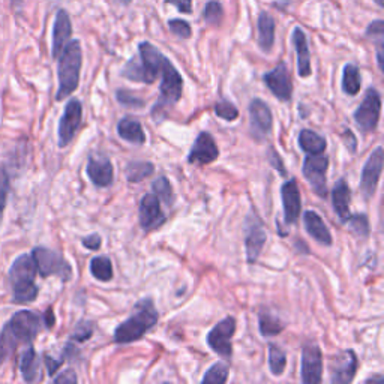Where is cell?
Masks as SVG:
<instances>
[{
    "label": "cell",
    "instance_id": "obj_33",
    "mask_svg": "<svg viewBox=\"0 0 384 384\" xmlns=\"http://www.w3.org/2000/svg\"><path fill=\"white\" fill-rule=\"evenodd\" d=\"M91 273L95 279L108 283L113 279V264L111 260L106 256H98L91 260Z\"/></svg>",
    "mask_w": 384,
    "mask_h": 384
},
{
    "label": "cell",
    "instance_id": "obj_30",
    "mask_svg": "<svg viewBox=\"0 0 384 384\" xmlns=\"http://www.w3.org/2000/svg\"><path fill=\"white\" fill-rule=\"evenodd\" d=\"M362 77L360 71L356 65L347 64L343 71V91L348 96H356L360 92Z\"/></svg>",
    "mask_w": 384,
    "mask_h": 384
},
{
    "label": "cell",
    "instance_id": "obj_29",
    "mask_svg": "<svg viewBox=\"0 0 384 384\" xmlns=\"http://www.w3.org/2000/svg\"><path fill=\"white\" fill-rule=\"evenodd\" d=\"M20 369L24 381L27 383H34L41 380L39 371H41V362L36 356V353L34 350V347H29L21 356V362H20Z\"/></svg>",
    "mask_w": 384,
    "mask_h": 384
},
{
    "label": "cell",
    "instance_id": "obj_2",
    "mask_svg": "<svg viewBox=\"0 0 384 384\" xmlns=\"http://www.w3.org/2000/svg\"><path fill=\"white\" fill-rule=\"evenodd\" d=\"M59 91L56 99L62 101L77 91L80 83V71L83 64V51L79 39L69 41L62 53L59 54Z\"/></svg>",
    "mask_w": 384,
    "mask_h": 384
},
{
    "label": "cell",
    "instance_id": "obj_8",
    "mask_svg": "<svg viewBox=\"0 0 384 384\" xmlns=\"http://www.w3.org/2000/svg\"><path fill=\"white\" fill-rule=\"evenodd\" d=\"M380 113H381V96L377 89L369 87L365 94L363 101L360 102V106L358 107L356 111H354V121H356L362 132L369 134V132H374L377 129Z\"/></svg>",
    "mask_w": 384,
    "mask_h": 384
},
{
    "label": "cell",
    "instance_id": "obj_13",
    "mask_svg": "<svg viewBox=\"0 0 384 384\" xmlns=\"http://www.w3.org/2000/svg\"><path fill=\"white\" fill-rule=\"evenodd\" d=\"M384 164V152L383 147L378 146L377 149L369 155L366 164L362 170V181H360V191L366 198H371L375 194V189L378 186L380 177L383 173Z\"/></svg>",
    "mask_w": 384,
    "mask_h": 384
},
{
    "label": "cell",
    "instance_id": "obj_6",
    "mask_svg": "<svg viewBox=\"0 0 384 384\" xmlns=\"http://www.w3.org/2000/svg\"><path fill=\"white\" fill-rule=\"evenodd\" d=\"M161 84H159V101L155 104L152 114L158 113L164 107L174 106L182 96L183 79L181 72L174 68V65L166 57L161 68Z\"/></svg>",
    "mask_w": 384,
    "mask_h": 384
},
{
    "label": "cell",
    "instance_id": "obj_26",
    "mask_svg": "<svg viewBox=\"0 0 384 384\" xmlns=\"http://www.w3.org/2000/svg\"><path fill=\"white\" fill-rule=\"evenodd\" d=\"M117 134L119 137L128 143L141 146L146 143V134L143 131L141 123L134 119V117H123V119L119 121L117 123Z\"/></svg>",
    "mask_w": 384,
    "mask_h": 384
},
{
    "label": "cell",
    "instance_id": "obj_16",
    "mask_svg": "<svg viewBox=\"0 0 384 384\" xmlns=\"http://www.w3.org/2000/svg\"><path fill=\"white\" fill-rule=\"evenodd\" d=\"M219 156V149L216 146L215 138L209 132H200L198 137L196 138L194 146L189 151L188 155V162L189 164H197V166H208L211 162L216 161Z\"/></svg>",
    "mask_w": 384,
    "mask_h": 384
},
{
    "label": "cell",
    "instance_id": "obj_51",
    "mask_svg": "<svg viewBox=\"0 0 384 384\" xmlns=\"http://www.w3.org/2000/svg\"><path fill=\"white\" fill-rule=\"evenodd\" d=\"M44 324H46L47 328H53L54 324V315L51 313V309H49V311L46 313V315H44Z\"/></svg>",
    "mask_w": 384,
    "mask_h": 384
},
{
    "label": "cell",
    "instance_id": "obj_34",
    "mask_svg": "<svg viewBox=\"0 0 384 384\" xmlns=\"http://www.w3.org/2000/svg\"><path fill=\"white\" fill-rule=\"evenodd\" d=\"M287 366V354L276 344H269V368L273 375H283Z\"/></svg>",
    "mask_w": 384,
    "mask_h": 384
},
{
    "label": "cell",
    "instance_id": "obj_17",
    "mask_svg": "<svg viewBox=\"0 0 384 384\" xmlns=\"http://www.w3.org/2000/svg\"><path fill=\"white\" fill-rule=\"evenodd\" d=\"M358 371L356 353L347 350L339 353L330 363V381L333 384H348Z\"/></svg>",
    "mask_w": 384,
    "mask_h": 384
},
{
    "label": "cell",
    "instance_id": "obj_47",
    "mask_svg": "<svg viewBox=\"0 0 384 384\" xmlns=\"http://www.w3.org/2000/svg\"><path fill=\"white\" fill-rule=\"evenodd\" d=\"M166 4L176 6V9L181 11L182 14L192 12V0H166Z\"/></svg>",
    "mask_w": 384,
    "mask_h": 384
},
{
    "label": "cell",
    "instance_id": "obj_44",
    "mask_svg": "<svg viewBox=\"0 0 384 384\" xmlns=\"http://www.w3.org/2000/svg\"><path fill=\"white\" fill-rule=\"evenodd\" d=\"M383 35H384V23L383 20H375L366 29V36L377 39V46L378 44H383Z\"/></svg>",
    "mask_w": 384,
    "mask_h": 384
},
{
    "label": "cell",
    "instance_id": "obj_18",
    "mask_svg": "<svg viewBox=\"0 0 384 384\" xmlns=\"http://www.w3.org/2000/svg\"><path fill=\"white\" fill-rule=\"evenodd\" d=\"M138 213H140V226L144 231L156 230L167 221L164 212L161 211L159 198L156 197V194H153V192L146 194L141 198Z\"/></svg>",
    "mask_w": 384,
    "mask_h": 384
},
{
    "label": "cell",
    "instance_id": "obj_23",
    "mask_svg": "<svg viewBox=\"0 0 384 384\" xmlns=\"http://www.w3.org/2000/svg\"><path fill=\"white\" fill-rule=\"evenodd\" d=\"M291 41H293V46H294V50H296V56H298V74L302 79H306L313 74L311 54H309L306 35L300 27L294 29L293 35H291Z\"/></svg>",
    "mask_w": 384,
    "mask_h": 384
},
{
    "label": "cell",
    "instance_id": "obj_32",
    "mask_svg": "<svg viewBox=\"0 0 384 384\" xmlns=\"http://www.w3.org/2000/svg\"><path fill=\"white\" fill-rule=\"evenodd\" d=\"M258 328L260 333L266 338L275 336L286 329V324L281 321L276 315L271 314L269 311H261L258 315Z\"/></svg>",
    "mask_w": 384,
    "mask_h": 384
},
{
    "label": "cell",
    "instance_id": "obj_43",
    "mask_svg": "<svg viewBox=\"0 0 384 384\" xmlns=\"http://www.w3.org/2000/svg\"><path fill=\"white\" fill-rule=\"evenodd\" d=\"M8 192H9V177L5 168H0V223H2V218H4Z\"/></svg>",
    "mask_w": 384,
    "mask_h": 384
},
{
    "label": "cell",
    "instance_id": "obj_9",
    "mask_svg": "<svg viewBox=\"0 0 384 384\" xmlns=\"http://www.w3.org/2000/svg\"><path fill=\"white\" fill-rule=\"evenodd\" d=\"M329 168V156L326 155H308L303 162V176L320 197L328 196L326 173Z\"/></svg>",
    "mask_w": 384,
    "mask_h": 384
},
{
    "label": "cell",
    "instance_id": "obj_52",
    "mask_svg": "<svg viewBox=\"0 0 384 384\" xmlns=\"http://www.w3.org/2000/svg\"><path fill=\"white\" fill-rule=\"evenodd\" d=\"M116 2H117V4H121V5L128 6V5H131V4H132V0H116Z\"/></svg>",
    "mask_w": 384,
    "mask_h": 384
},
{
    "label": "cell",
    "instance_id": "obj_50",
    "mask_svg": "<svg viewBox=\"0 0 384 384\" xmlns=\"http://www.w3.org/2000/svg\"><path fill=\"white\" fill-rule=\"evenodd\" d=\"M44 359H46V365H47V369H49V375H51V377L57 373L59 366H61L62 362H64V360H54L50 356H46Z\"/></svg>",
    "mask_w": 384,
    "mask_h": 384
},
{
    "label": "cell",
    "instance_id": "obj_21",
    "mask_svg": "<svg viewBox=\"0 0 384 384\" xmlns=\"http://www.w3.org/2000/svg\"><path fill=\"white\" fill-rule=\"evenodd\" d=\"M251 226L246 227V260L249 264H256L258 257L261 256V251L264 248L266 239H268V234H266L264 228L256 218H249Z\"/></svg>",
    "mask_w": 384,
    "mask_h": 384
},
{
    "label": "cell",
    "instance_id": "obj_35",
    "mask_svg": "<svg viewBox=\"0 0 384 384\" xmlns=\"http://www.w3.org/2000/svg\"><path fill=\"white\" fill-rule=\"evenodd\" d=\"M228 380V368L224 363H215L208 369V373L201 378L203 384H224Z\"/></svg>",
    "mask_w": 384,
    "mask_h": 384
},
{
    "label": "cell",
    "instance_id": "obj_41",
    "mask_svg": "<svg viewBox=\"0 0 384 384\" xmlns=\"http://www.w3.org/2000/svg\"><path fill=\"white\" fill-rule=\"evenodd\" d=\"M168 29L170 32L176 36H179L182 39H189L192 36V29L189 26V23H186L185 20H179L174 19L168 21Z\"/></svg>",
    "mask_w": 384,
    "mask_h": 384
},
{
    "label": "cell",
    "instance_id": "obj_7",
    "mask_svg": "<svg viewBox=\"0 0 384 384\" xmlns=\"http://www.w3.org/2000/svg\"><path fill=\"white\" fill-rule=\"evenodd\" d=\"M32 257L36 264V271L42 278H49L56 275L62 278V281H69L72 276V269L69 263L62 257V254L56 253L53 249L38 246L32 251Z\"/></svg>",
    "mask_w": 384,
    "mask_h": 384
},
{
    "label": "cell",
    "instance_id": "obj_11",
    "mask_svg": "<svg viewBox=\"0 0 384 384\" xmlns=\"http://www.w3.org/2000/svg\"><path fill=\"white\" fill-rule=\"evenodd\" d=\"M83 119V106L79 99H71L59 122V146L66 147L76 137Z\"/></svg>",
    "mask_w": 384,
    "mask_h": 384
},
{
    "label": "cell",
    "instance_id": "obj_14",
    "mask_svg": "<svg viewBox=\"0 0 384 384\" xmlns=\"http://www.w3.org/2000/svg\"><path fill=\"white\" fill-rule=\"evenodd\" d=\"M269 91L283 102H290L293 95V84L290 79L288 68L284 62H279L271 72L264 74L263 77Z\"/></svg>",
    "mask_w": 384,
    "mask_h": 384
},
{
    "label": "cell",
    "instance_id": "obj_42",
    "mask_svg": "<svg viewBox=\"0 0 384 384\" xmlns=\"http://www.w3.org/2000/svg\"><path fill=\"white\" fill-rule=\"evenodd\" d=\"M116 95H117V101H119L121 104L125 106V107H132V108L144 107V101L141 98H138L137 95L125 91V89H121V91H117Z\"/></svg>",
    "mask_w": 384,
    "mask_h": 384
},
{
    "label": "cell",
    "instance_id": "obj_3",
    "mask_svg": "<svg viewBox=\"0 0 384 384\" xmlns=\"http://www.w3.org/2000/svg\"><path fill=\"white\" fill-rule=\"evenodd\" d=\"M138 61L131 59L123 66L121 76L129 81H137L144 84H152L161 74L162 64L166 56L162 54L153 44L141 42L138 46Z\"/></svg>",
    "mask_w": 384,
    "mask_h": 384
},
{
    "label": "cell",
    "instance_id": "obj_28",
    "mask_svg": "<svg viewBox=\"0 0 384 384\" xmlns=\"http://www.w3.org/2000/svg\"><path fill=\"white\" fill-rule=\"evenodd\" d=\"M299 146L306 155H320L326 151L328 141L311 129H302L299 134Z\"/></svg>",
    "mask_w": 384,
    "mask_h": 384
},
{
    "label": "cell",
    "instance_id": "obj_48",
    "mask_svg": "<svg viewBox=\"0 0 384 384\" xmlns=\"http://www.w3.org/2000/svg\"><path fill=\"white\" fill-rule=\"evenodd\" d=\"M54 383H77V375L72 369H66L61 375L54 377Z\"/></svg>",
    "mask_w": 384,
    "mask_h": 384
},
{
    "label": "cell",
    "instance_id": "obj_39",
    "mask_svg": "<svg viewBox=\"0 0 384 384\" xmlns=\"http://www.w3.org/2000/svg\"><path fill=\"white\" fill-rule=\"evenodd\" d=\"M345 224L350 227V230H353L358 236H362V238H366L369 234V221L366 215H351Z\"/></svg>",
    "mask_w": 384,
    "mask_h": 384
},
{
    "label": "cell",
    "instance_id": "obj_53",
    "mask_svg": "<svg viewBox=\"0 0 384 384\" xmlns=\"http://www.w3.org/2000/svg\"><path fill=\"white\" fill-rule=\"evenodd\" d=\"M369 381H383V375L373 377V378H368V380H366V383H369Z\"/></svg>",
    "mask_w": 384,
    "mask_h": 384
},
{
    "label": "cell",
    "instance_id": "obj_24",
    "mask_svg": "<svg viewBox=\"0 0 384 384\" xmlns=\"http://www.w3.org/2000/svg\"><path fill=\"white\" fill-rule=\"evenodd\" d=\"M303 224L308 234L314 238L318 243L326 246L332 245V234L317 212L306 211L303 215Z\"/></svg>",
    "mask_w": 384,
    "mask_h": 384
},
{
    "label": "cell",
    "instance_id": "obj_46",
    "mask_svg": "<svg viewBox=\"0 0 384 384\" xmlns=\"http://www.w3.org/2000/svg\"><path fill=\"white\" fill-rule=\"evenodd\" d=\"M102 245V241H101V236L99 234H91L87 236V238L83 239V246L86 249H91V251H98Z\"/></svg>",
    "mask_w": 384,
    "mask_h": 384
},
{
    "label": "cell",
    "instance_id": "obj_5",
    "mask_svg": "<svg viewBox=\"0 0 384 384\" xmlns=\"http://www.w3.org/2000/svg\"><path fill=\"white\" fill-rule=\"evenodd\" d=\"M36 272V264L31 254H23L12 263L9 269V283L12 286L14 302L31 303L38 298L39 288L35 284Z\"/></svg>",
    "mask_w": 384,
    "mask_h": 384
},
{
    "label": "cell",
    "instance_id": "obj_36",
    "mask_svg": "<svg viewBox=\"0 0 384 384\" xmlns=\"http://www.w3.org/2000/svg\"><path fill=\"white\" fill-rule=\"evenodd\" d=\"M224 17V9L218 0H211V2L206 4L204 11H203V20L211 24V26H219Z\"/></svg>",
    "mask_w": 384,
    "mask_h": 384
},
{
    "label": "cell",
    "instance_id": "obj_1",
    "mask_svg": "<svg viewBox=\"0 0 384 384\" xmlns=\"http://www.w3.org/2000/svg\"><path fill=\"white\" fill-rule=\"evenodd\" d=\"M44 318L34 311H19L0 333V366L21 344H31L42 329Z\"/></svg>",
    "mask_w": 384,
    "mask_h": 384
},
{
    "label": "cell",
    "instance_id": "obj_20",
    "mask_svg": "<svg viewBox=\"0 0 384 384\" xmlns=\"http://www.w3.org/2000/svg\"><path fill=\"white\" fill-rule=\"evenodd\" d=\"M86 173L89 179L98 188H108L114 179V168L108 158L91 156L87 162Z\"/></svg>",
    "mask_w": 384,
    "mask_h": 384
},
{
    "label": "cell",
    "instance_id": "obj_37",
    "mask_svg": "<svg viewBox=\"0 0 384 384\" xmlns=\"http://www.w3.org/2000/svg\"><path fill=\"white\" fill-rule=\"evenodd\" d=\"M153 188V194H156V197L162 201H166V204H171L174 200V194H173V188L171 183L168 182L167 177H159L152 185Z\"/></svg>",
    "mask_w": 384,
    "mask_h": 384
},
{
    "label": "cell",
    "instance_id": "obj_10",
    "mask_svg": "<svg viewBox=\"0 0 384 384\" xmlns=\"http://www.w3.org/2000/svg\"><path fill=\"white\" fill-rule=\"evenodd\" d=\"M236 332V320L233 317H227L221 320L216 326L208 335V345L219 354L221 358L230 359L233 353L231 338Z\"/></svg>",
    "mask_w": 384,
    "mask_h": 384
},
{
    "label": "cell",
    "instance_id": "obj_49",
    "mask_svg": "<svg viewBox=\"0 0 384 384\" xmlns=\"http://www.w3.org/2000/svg\"><path fill=\"white\" fill-rule=\"evenodd\" d=\"M344 141H345V144H347V147H348V149H350V152H356V147H358V140H356V137H354V134H353V132L350 131V129H347L345 132H344Z\"/></svg>",
    "mask_w": 384,
    "mask_h": 384
},
{
    "label": "cell",
    "instance_id": "obj_19",
    "mask_svg": "<svg viewBox=\"0 0 384 384\" xmlns=\"http://www.w3.org/2000/svg\"><path fill=\"white\" fill-rule=\"evenodd\" d=\"M281 198H283L286 224H294L299 219L302 209L300 192L296 181L290 179L283 185V188H281Z\"/></svg>",
    "mask_w": 384,
    "mask_h": 384
},
{
    "label": "cell",
    "instance_id": "obj_40",
    "mask_svg": "<svg viewBox=\"0 0 384 384\" xmlns=\"http://www.w3.org/2000/svg\"><path fill=\"white\" fill-rule=\"evenodd\" d=\"M92 335H94V323H91V321H80L77 324L76 330L72 332L71 339H72V341L84 343V341H87V339H91Z\"/></svg>",
    "mask_w": 384,
    "mask_h": 384
},
{
    "label": "cell",
    "instance_id": "obj_54",
    "mask_svg": "<svg viewBox=\"0 0 384 384\" xmlns=\"http://www.w3.org/2000/svg\"><path fill=\"white\" fill-rule=\"evenodd\" d=\"M375 4H377L378 6H381V8L384 6V2H383V0H375Z\"/></svg>",
    "mask_w": 384,
    "mask_h": 384
},
{
    "label": "cell",
    "instance_id": "obj_15",
    "mask_svg": "<svg viewBox=\"0 0 384 384\" xmlns=\"http://www.w3.org/2000/svg\"><path fill=\"white\" fill-rule=\"evenodd\" d=\"M323 380V354L318 345L306 344L302 350V383L317 384Z\"/></svg>",
    "mask_w": 384,
    "mask_h": 384
},
{
    "label": "cell",
    "instance_id": "obj_12",
    "mask_svg": "<svg viewBox=\"0 0 384 384\" xmlns=\"http://www.w3.org/2000/svg\"><path fill=\"white\" fill-rule=\"evenodd\" d=\"M249 117H251V134L258 141H263L271 134L273 117L269 106L264 101L256 98L249 104Z\"/></svg>",
    "mask_w": 384,
    "mask_h": 384
},
{
    "label": "cell",
    "instance_id": "obj_4",
    "mask_svg": "<svg viewBox=\"0 0 384 384\" xmlns=\"http://www.w3.org/2000/svg\"><path fill=\"white\" fill-rule=\"evenodd\" d=\"M158 323V311L151 299H141L136 305V314L116 328L114 343L131 344L141 339Z\"/></svg>",
    "mask_w": 384,
    "mask_h": 384
},
{
    "label": "cell",
    "instance_id": "obj_31",
    "mask_svg": "<svg viewBox=\"0 0 384 384\" xmlns=\"http://www.w3.org/2000/svg\"><path fill=\"white\" fill-rule=\"evenodd\" d=\"M153 171H155V166L149 161H132L125 168L126 179L131 183H138L144 181L146 177L152 176Z\"/></svg>",
    "mask_w": 384,
    "mask_h": 384
},
{
    "label": "cell",
    "instance_id": "obj_27",
    "mask_svg": "<svg viewBox=\"0 0 384 384\" xmlns=\"http://www.w3.org/2000/svg\"><path fill=\"white\" fill-rule=\"evenodd\" d=\"M275 19L269 12H260L258 16V46L264 53H269L275 44Z\"/></svg>",
    "mask_w": 384,
    "mask_h": 384
},
{
    "label": "cell",
    "instance_id": "obj_22",
    "mask_svg": "<svg viewBox=\"0 0 384 384\" xmlns=\"http://www.w3.org/2000/svg\"><path fill=\"white\" fill-rule=\"evenodd\" d=\"M72 35V24L69 14L65 9H59L56 14V20L53 26V49L51 54L54 59L59 57V54L62 53L66 44L69 42Z\"/></svg>",
    "mask_w": 384,
    "mask_h": 384
},
{
    "label": "cell",
    "instance_id": "obj_25",
    "mask_svg": "<svg viewBox=\"0 0 384 384\" xmlns=\"http://www.w3.org/2000/svg\"><path fill=\"white\" fill-rule=\"evenodd\" d=\"M332 203H333V209L338 213L339 219H341L343 223L345 224L348 218L351 216V212H350L351 191L344 179L338 181L335 183L333 191H332Z\"/></svg>",
    "mask_w": 384,
    "mask_h": 384
},
{
    "label": "cell",
    "instance_id": "obj_45",
    "mask_svg": "<svg viewBox=\"0 0 384 384\" xmlns=\"http://www.w3.org/2000/svg\"><path fill=\"white\" fill-rule=\"evenodd\" d=\"M269 162H271V164H272V167L275 168V170H278L281 174H283V176H286L287 173H286V170H284V164H283V159H281V156H279V153L273 149V147H271V149H269Z\"/></svg>",
    "mask_w": 384,
    "mask_h": 384
},
{
    "label": "cell",
    "instance_id": "obj_38",
    "mask_svg": "<svg viewBox=\"0 0 384 384\" xmlns=\"http://www.w3.org/2000/svg\"><path fill=\"white\" fill-rule=\"evenodd\" d=\"M215 114L218 117H221V119H224L227 122H233L238 119V116H239V111L238 108H236L230 101H219L215 104Z\"/></svg>",
    "mask_w": 384,
    "mask_h": 384
}]
</instances>
